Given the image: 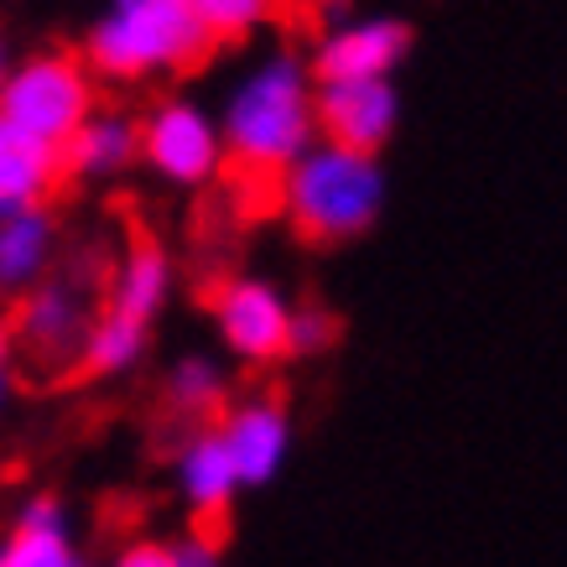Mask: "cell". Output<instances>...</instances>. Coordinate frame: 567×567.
Returning a JSON list of instances; mask_svg holds the SVG:
<instances>
[{
  "label": "cell",
  "instance_id": "11",
  "mask_svg": "<svg viewBox=\"0 0 567 567\" xmlns=\"http://www.w3.org/2000/svg\"><path fill=\"white\" fill-rule=\"evenodd\" d=\"M173 480H177L183 505H188L193 516H208V520L224 516V511L235 505V495L245 489L240 468H235V453H229L219 427H204V432H193V437L177 443Z\"/></svg>",
  "mask_w": 567,
  "mask_h": 567
},
{
  "label": "cell",
  "instance_id": "13",
  "mask_svg": "<svg viewBox=\"0 0 567 567\" xmlns=\"http://www.w3.org/2000/svg\"><path fill=\"white\" fill-rule=\"evenodd\" d=\"M52 260H58V219L48 204L11 208L0 214V297H27L48 281Z\"/></svg>",
  "mask_w": 567,
  "mask_h": 567
},
{
  "label": "cell",
  "instance_id": "26",
  "mask_svg": "<svg viewBox=\"0 0 567 567\" xmlns=\"http://www.w3.org/2000/svg\"><path fill=\"white\" fill-rule=\"evenodd\" d=\"M297 6H312V11H318V6H333V0H297Z\"/></svg>",
  "mask_w": 567,
  "mask_h": 567
},
{
  "label": "cell",
  "instance_id": "1",
  "mask_svg": "<svg viewBox=\"0 0 567 567\" xmlns=\"http://www.w3.org/2000/svg\"><path fill=\"white\" fill-rule=\"evenodd\" d=\"M229 162L250 177H281L302 152L318 146V73L312 58L266 52L229 84L219 104Z\"/></svg>",
  "mask_w": 567,
  "mask_h": 567
},
{
  "label": "cell",
  "instance_id": "16",
  "mask_svg": "<svg viewBox=\"0 0 567 567\" xmlns=\"http://www.w3.org/2000/svg\"><path fill=\"white\" fill-rule=\"evenodd\" d=\"M173 287H177V271H173V256L162 250V245L141 240L131 245L110 276V308L131 312L141 323H156L162 308L173 302Z\"/></svg>",
  "mask_w": 567,
  "mask_h": 567
},
{
  "label": "cell",
  "instance_id": "9",
  "mask_svg": "<svg viewBox=\"0 0 567 567\" xmlns=\"http://www.w3.org/2000/svg\"><path fill=\"white\" fill-rule=\"evenodd\" d=\"M89 323H94V312H89L79 281H42L37 292L21 297L17 344H27L37 364L63 370V364H79V354H84Z\"/></svg>",
  "mask_w": 567,
  "mask_h": 567
},
{
  "label": "cell",
  "instance_id": "7",
  "mask_svg": "<svg viewBox=\"0 0 567 567\" xmlns=\"http://www.w3.org/2000/svg\"><path fill=\"white\" fill-rule=\"evenodd\" d=\"M406 52H412V27L401 17H349L333 21L318 37L312 73H318V84H333V79H395Z\"/></svg>",
  "mask_w": 567,
  "mask_h": 567
},
{
  "label": "cell",
  "instance_id": "6",
  "mask_svg": "<svg viewBox=\"0 0 567 567\" xmlns=\"http://www.w3.org/2000/svg\"><path fill=\"white\" fill-rule=\"evenodd\" d=\"M214 333L240 364H276L292 344V312L297 302L266 276H224L214 297Z\"/></svg>",
  "mask_w": 567,
  "mask_h": 567
},
{
  "label": "cell",
  "instance_id": "21",
  "mask_svg": "<svg viewBox=\"0 0 567 567\" xmlns=\"http://www.w3.org/2000/svg\"><path fill=\"white\" fill-rule=\"evenodd\" d=\"M110 567H177V551L162 542H131L110 557Z\"/></svg>",
  "mask_w": 567,
  "mask_h": 567
},
{
  "label": "cell",
  "instance_id": "23",
  "mask_svg": "<svg viewBox=\"0 0 567 567\" xmlns=\"http://www.w3.org/2000/svg\"><path fill=\"white\" fill-rule=\"evenodd\" d=\"M11 349H17V323H6V318H0V370L11 364Z\"/></svg>",
  "mask_w": 567,
  "mask_h": 567
},
{
  "label": "cell",
  "instance_id": "4",
  "mask_svg": "<svg viewBox=\"0 0 567 567\" xmlns=\"http://www.w3.org/2000/svg\"><path fill=\"white\" fill-rule=\"evenodd\" d=\"M94 79L89 58L73 52H32L11 63V79L0 89V115L17 121L21 131H32L42 141L69 146V136L94 115Z\"/></svg>",
  "mask_w": 567,
  "mask_h": 567
},
{
  "label": "cell",
  "instance_id": "10",
  "mask_svg": "<svg viewBox=\"0 0 567 567\" xmlns=\"http://www.w3.org/2000/svg\"><path fill=\"white\" fill-rule=\"evenodd\" d=\"M224 443L235 453V468H240L245 489H260L271 484L287 458H292V412L276 401V395H245L235 401L219 422Z\"/></svg>",
  "mask_w": 567,
  "mask_h": 567
},
{
  "label": "cell",
  "instance_id": "25",
  "mask_svg": "<svg viewBox=\"0 0 567 567\" xmlns=\"http://www.w3.org/2000/svg\"><path fill=\"white\" fill-rule=\"evenodd\" d=\"M6 406H11V375L0 370V412H6Z\"/></svg>",
  "mask_w": 567,
  "mask_h": 567
},
{
  "label": "cell",
  "instance_id": "2",
  "mask_svg": "<svg viewBox=\"0 0 567 567\" xmlns=\"http://www.w3.org/2000/svg\"><path fill=\"white\" fill-rule=\"evenodd\" d=\"M385 198L391 177L380 167V152H360L328 136H318V146L281 173V214L312 245H344L370 235L385 214Z\"/></svg>",
  "mask_w": 567,
  "mask_h": 567
},
{
  "label": "cell",
  "instance_id": "3",
  "mask_svg": "<svg viewBox=\"0 0 567 567\" xmlns=\"http://www.w3.org/2000/svg\"><path fill=\"white\" fill-rule=\"evenodd\" d=\"M214 37L193 17L188 0H115L84 37L89 69L110 84L167 79L204 63Z\"/></svg>",
  "mask_w": 567,
  "mask_h": 567
},
{
  "label": "cell",
  "instance_id": "8",
  "mask_svg": "<svg viewBox=\"0 0 567 567\" xmlns=\"http://www.w3.org/2000/svg\"><path fill=\"white\" fill-rule=\"evenodd\" d=\"M318 131L360 152H380L401 131V89L391 79H333L318 84Z\"/></svg>",
  "mask_w": 567,
  "mask_h": 567
},
{
  "label": "cell",
  "instance_id": "17",
  "mask_svg": "<svg viewBox=\"0 0 567 567\" xmlns=\"http://www.w3.org/2000/svg\"><path fill=\"white\" fill-rule=\"evenodd\" d=\"M146 344H152V323H141V318H131V312H121V308H104V312H94V323H89L79 370H89V375H100V380L131 375V370L146 360Z\"/></svg>",
  "mask_w": 567,
  "mask_h": 567
},
{
  "label": "cell",
  "instance_id": "24",
  "mask_svg": "<svg viewBox=\"0 0 567 567\" xmlns=\"http://www.w3.org/2000/svg\"><path fill=\"white\" fill-rule=\"evenodd\" d=\"M6 79H11V52H6V37H0V89H6Z\"/></svg>",
  "mask_w": 567,
  "mask_h": 567
},
{
  "label": "cell",
  "instance_id": "12",
  "mask_svg": "<svg viewBox=\"0 0 567 567\" xmlns=\"http://www.w3.org/2000/svg\"><path fill=\"white\" fill-rule=\"evenodd\" d=\"M63 177H69V156L58 141H42L0 115V214L48 204Z\"/></svg>",
  "mask_w": 567,
  "mask_h": 567
},
{
  "label": "cell",
  "instance_id": "5",
  "mask_svg": "<svg viewBox=\"0 0 567 567\" xmlns=\"http://www.w3.org/2000/svg\"><path fill=\"white\" fill-rule=\"evenodd\" d=\"M141 162L152 167L162 183L173 188H204L224 173L229 146H224V125L214 110L198 100H156L141 115Z\"/></svg>",
  "mask_w": 567,
  "mask_h": 567
},
{
  "label": "cell",
  "instance_id": "14",
  "mask_svg": "<svg viewBox=\"0 0 567 567\" xmlns=\"http://www.w3.org/2000/svg\"><path fill=\"white\" fill-rule=\"evenodd\" d=\"M69 156V177L79 183H110V177L131 173L141 162V121L121 110H94L63 146Z\"/></svg>",
  "mask_w": 567,
  "mask_h": 567
},
{
  "label": "cell",
  "instance_id": "19",
  "mask_svg": "<svg viewBox=\"0 0 567 567\" xmlns=\"http://www.w3.org/2000/svg\"><path fill=\"white\" fill-rule=\"evenodd\" d=\"M214 42H245L276 17V0H188Z\"/></svg>",
  "mask_w": 567,
  "mask_h": 567
},
{
  "label": "cell",
  "instance_id": "22",
  "mask_svg": "<svg viewBox=\"0 0 567 567\" xmlns=\"http://www.w3.org/2000/svg\"><path fill=\"white\" fill-rule=\"evenodd\" d=\"M177 567H224L219 547L208 542V536H188V542H177Z\"/></svg>",
  "mask_w": 567,
  "mask_h": 567
},
{
  "label": "cell",
  "instance_id": "18",
  "mask_svg": "<svg viewBox=\"0 0 567 567\" xmlns=\"http://www.w3.org/2000/svg\"><path fill=\"white\" fill-rule=\"evenodd\" d=\"M229 395V375L214 354H183V360L167 370V401H173L183 416H208L224 406Z\"/></svg>",
  "mask_w": 567,
  "mask_h": 567
},
{
  "label": "cell",
  "instance_id": "20",
  "mask_svg": "<svg viewBox=\"0 0 567 567\" xmlns=\"http://www.w3.org/2000/svg\"><path fill=\"white\" fill-rule=\"evenodd\" d=\"M333 339H339V318H333V312L328 308H297L287 354H297V360H318V354L333 349Z\"/></svg>",
  "mask_w": 567,
  "mask_h": 567
},
{
  "label": "cell",
  "instance_id": "15",
  "mask_svg": "<svg viewBox=\"0 0 567 567\" xmlns=\"http://www.w3.org/2000/svg\"><path fill=\"white\" fill-rule=\"evenodd\" d=\"M0 567H89L69 536V511L52 495L27 499L11 542L0 547Z\"/></svg>",
  "mask_w": 567,
  "mask_h": 567
}]
</instances>
